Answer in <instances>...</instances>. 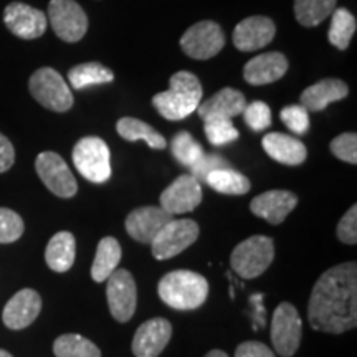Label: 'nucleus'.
Segmentation results:
<instances>
[{
	"label": "nucleus",
	"instance_id": "nucleus-26",
	"mask_svg": "<svg viewBox=\"0 0 357 357\" xmlns=\"http://www.w3.org/2000/svg\"><path fill=\"white\" fill-rule=\"evenodd\" d=\"M118 134L129 142L146 141L151 149H166V137L159 134L153 126L136 118H121L116 124Z\"/></svg>",
	"mask_w": 357,
	"mask_h": 357
},
{
	"label": "nucleus",
	"instance_id": "nucleus-6",
	"mask_svg": "<svg viewBox=\"0 0 357 357\" xmlns=\"http://www.w3.org/2000/svg\"><path fill=\"white\" fill-rule=\"evenodd\" d=\"M29 88L32 96L43 108L55 111V113H65L73 106V93L65 78L56 70L40 68L30 77Z\"/></svg>",
	"mask_w": 357,
	"mask_h": 357
},
{
	"label": "nucleus",
	"instance_id": "nucleus-11",
	"mask_svg": "<svg viewBox=\"0 0 357 357\" xmlns=\"http://www.w3.org/2000/svg\"><path fill=\"white\" fill-rule=\"evenodd\" d=\"M223 45H225V35L218 24L212 20H204L192 25L181 38L182 50L194 60L213 58L218 55Z\"/></svg>",
	"mask_w": 357,
	"mask_h": 357
},
{
	"label": "nucleus",
	"instance_id": "nucleus-12",
	"mask_svg": "<svg viewBox=\"0 0 357 357\" xmlns=\"http://www.w3.org/2000/svg\"><path fill=\"white\" fill-rule=\"evenodd\" d=\"M106 296L111 314L119 323H126L134 316L137 306L136 281L128 270H114L108 280Z\"/></svg>",
	"mask_w": 357,
	"mask_h": 357
},
{
	"label": "nucleus",
	"instance_id": "nucleus-35",
	"mask_svg": "<svg viewBox=\"0 0 357 357\" xmlns=\"http://www.w3.org/2000/svg\"><path fill=\"white\" fill-rule=\"evenodd\" d=\"M24 234V220L17 212L0 207V243H13Z\"/></svg>",
	"mask_w": 357,
	"mask_h": 357
},
{
	"label": "nucleus",
	"instance_id": "nucleus-24",
	"mask_svg": "<svg viewBox=\"0 0 357 357\" xmlns=\"http://www.w3.org/2000/svg\"><path fill=\"white\" fill-rule=\"evenodd\" d=\"M77 242L70 231H58L50 238L45 250V261L56 273H65L75 263Z\"/></svg>",
	"mask_w": 357,
	"mask_h": 357
},
{
	"label": "nucleus",
	"instance_id": "nucleus-27",
	"mask_svg": "<svg viewBox=\"0 0 357 357\" xmlns=\"http://www.w3.org/2000/svg\"><path fill=\"white\" fill-rule=\"evenodd\" d=\"M205 184L225 195H245L252 187L248 177L230 167L217 169V171L208 174L205 178Z\"/></svg>",
	"mask_w": 357,
	"mask_h": 357
},
{
	"label": "nucleus",
	"instance_id": "nucleus-34",
	"mask_svg": "<svg viewBox=\"0 0 357 357\" xmlns=\"http://www.w3.org/2000/svg\"><path fill=\"white\" fill-rule=\"evenodd\" d=\"M242 114L247 126L255 132L265 131V129L270 128L271 123H273L270 106L263 101H253L252 105H247Z\"/></svg>",
	"mask_w": 357,
	"mask_h": 357
},
{
	"label": "nucleus",
	"instance_id": "nucleus-1",
	"mask_svg": "<svg viewBox=\"0 0 357 357\" xmlns=\"http://www.w3.org/2000/svg\"><path fill=\"white\" fill-rule=\"evenodd\" d=\"M307 319L316 331L341 334L357 324V265L346 261L329 268L312 288Z\"/></svg>",
	"mask_w": 357,
	"mask_h": 357
},
{
	"label": "nucleus",
	"instance_id": "nucleus-31",
	"mask_svg": "<svg viewBox=\"0 0 357 357\" xmlns=\"http://www.w3.org/2000/svg\"><path fill=\"white\" fill-rule=\"evenodd\" d=\"M56 357H101V351L95 342L79 334H63L53 342Z\"/></svg>",
	"mask_w": 357,
	"mask_h": 357
},
{
	"label": "nucleus",
	"instance_id": "nucleus-32",
	"mask_svg": "<svg viewBox=\"0 0 357 357\" xmlns=\"http://www.w3.org/2000/svg\"><path fill=\"white\" fill-rule=\"evenodd\" d=\"M171 149L174 158L177 159V162H181L182 166L185 167L194 166V164L205 154L202 146H200L187 131H181L174 136V139L171 142Z\"/></svg>",
	"mask_w": 357,
	"mask_h": 357
},
{
	"label": "nucleus",
	"instance_id": "nucleus-3",
	"mask_svg": "<svg viewBox=\"0 0 357 357\" xmlns=\"http://www.w3.org/2000/svg\"><path fill=\"white\" fill-rule=\"evenodd\" d=\"M158 293L169 307L178 311L197 310L208 296V283L202 275L189 270H177L164 275Z\"/></svg>",
	"mask_w": 357,
	"mask_h": 357
},
{
	"label": "nucleus",
	"instance_id": "nucleus-41",
	"mask_svg": "<svg viewBox=\"0 0 357 357\" xmlns=\"http://www.w3.org/2000/svg\"><path fill=\"white\" fill-rule=\"evenodd\" d=\"M15 162V149L12 142L0 132V174L7 172Z\"/></svg>",
	"mask_w": 357,
	"mask_h": 357
},
{
	"label": "nucleus",
	"instance_id": "nucleus-20",
	"mask_svg": "<svg viewBox=\"0 0 357 357\" xmlns=\"http://www.w3.org/2000/svg\"><path fill=\"white\" fill-rule=\"evenodd\" d=\"M288 71V60L283 53H263L248 61L243 68L245 82L253 86L270 84L278 82Z\"/></svg>",
	"mask_w": 357,
	"mask_h": 357
},
{
	"label": "nucleus",
	"instance_id": "nucleus-19",
	"mask_svg": "<svg viewBox=\"0 0 357 357\" xmlns=\"http://www.w3.org/2000/svg\"><path fill=\"white\" fill-rule=\"evenodd\" d=\"M174 215L160 207H139L132 211L126 218V230L136 242L151 243L159 230L171 222Z\"/></svg>",
	"mask_w": 357,
	"mask_h": 357
},
{
	"label": "nucleus",
	"instance_id": "nucleus-2",
	"mask_svg": "<svg viewBox=\"0 0 357 357\" xmlns=\"http://www.w3.org/2000/svg\"><path fill=\"white\" fill-rule=\"evenodd\" d=\"M202 84L190 71H177L172 75L167 91L153 98L154 108L169 121H181L190 116L202 102Z\"/></svg>",
	"mask_w": 357,
	"mask_h": 357
},
{
	"label": "nucleus",
	"instance_id": "nucleus-10",
	"mask_svg": "<svg viewBox=\"0 0 357 357\" xmlns=\"http://www.w3.org/2000/svg\"><path fill=\"white\" fill-rule=\"evenodd\" d=\"M35 169H37L38 177L42 178L47 189L58 197L70 199L77 194V178L61 155L50 153V151L38 154L37 160H35Z\"/></svg>",
	"mask_w": 357,
	"mask_h": 357
},
{
	"label": "nucleus",
	"instance_id": "nucleus-15",
	"mask_svg": "<svg viewBox=\"0 0 357 357\" xmlns=\"http://www.w3.org/2000/svg\"><path fill=\"white\" fill-rule=\"evenodd\" d=\"M172 336V326L164 318H153L137 328L132 339L136 357H158L166 349Z\"/></svg>",
	"mask_w": 357,
	"mask_h": 357
},
{
	"label": "nucleus",
	"instance_id": "nucleus-30",
	"mask_svg": "<svg viewBox=\"0 0 357 357\" xmlns=\"http://www.w3.org/2000/svg\"><path fill=\"white\" fill-rule=\"evenodd\" d=\"M331 15V26H329L328 32L329 42L336 48H339V50H346L356 33V17L347 8H334Z\"/></svg>",
	"mask_w": 357,
	"mask_h": 357
},
{
	"label": "nucleus",
	"instance_id": "nucleus-25",
	"mask_svg": "<svg viewBox=\"0 0 357 357\" xmlns=\"http://www.w3.org/2000/svg\"><path fill=\"white\" fill-rule=\"evenodd\" d=\"M121 245L113 236H105L100 243H98L95 261L91 266V276L96 283L106 281L113 273L118 270L119 261H121Z\"/></svg>",
	"mask_w": 357,
	"mask_h": 357
},
{
	"label": "nucleus",
	"instance_id": "nucleus-21",
	"mask_svg": "<svg viewBox=\"0 0 357 357\" xmlns=\"http://www.w3.org/2000/svg\"><path fill=\"white\" fill-rule=\"evenodd\" d=\"M245 106H247V100H245L242 91L235 88H223L212 98L200 102L197 111L204 121L212 118L231 119L235 116L242 114Z\"/></svg>",
	"mask_w": 357,
	"mask_h": 357
},
{
	"label": "nucleus",
	"instance_id": "nucleus-43",
	"mask_svg": "<svg viewBox=\"0 0 357 357\" xmlns=\"http://www.w3.org/2000/svg\"><path fill=\"white\" fill-rule=\"evenodd\" d=\"M0 357H12V354H8V352H7V351L0 349Z\"/></svg>",
	"mask_w": 357,
	"mask_h": 357
},
{
	"label": "nucleus",
	"instance_id": "nucleus-28",
	"mask_svg": "<svg viewBox=\"0 0 357 357\" xmlns=\"http://www.w3.org/2000/svg\"><path fill=\"white\" fill-rule=\"evenodd\" d=\"M68 79L73 89L79 91V89L95 86V84L111 83L114 79V73L109 68H106L105 65L91 61V63L73 66L68 71Z\"/></svg>",
	"mask_w": 357,
	"mask_h": 357
},
{
	"label": "nucleus",
	"instance_id": "nucleus-13",
	"mask_svg": "<svg viewBox=\"0 0 357 357\" xmlns=\"http://www.w3.org/2000/svg\"><path fill=\"white\" fill-rule=\"evenodd\" d=\"M202 202V185L190 174L178 176L166 190L160 194V208L171 215L192 212Z\"/></svg>",
	"mask_w": 357,
	"mask_h": 357
},
{
	"label": "nucleus",
	"instance_id": "nucleus-8",
	"mask_svg": "<svg viewBox=\"0 0 357 357\" xmlns=\"http://www.w3.org/2000/svg\"><path fill=\"white\" fill-rule=\"evenodd\" d=\"M48 20L58 37L63 42H79L88 30V17L75 0H50Z\"/></svg>",
	"mask_w": 357,
	"mask_h": 357
},
{
	"label": "nucleus",
	"instance_id": "nucleus-37",
	"mask_svg": "<svg viewBox=\"0 0 357 357\" xmlns=\"http://www.w3.org/2000/svg\"><path fill=\"white\" fill-rule=\"evenodd\" d=\"M331 153L337 159L349 164H357V136L356 132L339 134L331 141Z\"/></svg>",
	"mask_w": 357,
	"mask_h": 357
},
{
	"label": "nucleus",
	"instance_id": "nucleus-17",
	"mask_svg": "<svg viewBox=\"0 0 357 357\" xmlns=\"http://www.w3.org/2000/svg\"><path fill=\"white\" fill-rule=\"evenodd\" d=\"M273 20L263 15H253L240 22L234 30V45L240 52H255L265 48L275 38Z\"/></svg>",
	"mask_w": 357,
	"mask_h": 357
},
{
	"label": "nucleus",
	"instance_id": "nucleus-5",
	"mask_svg": "<svg viewBox=\"0 0 357 357\" xmlns=\"http://www.w3.org/2000/svg\"><path fill=\"white\" fill-rule=\"evenodd\" d=\"M71 158L77 171L93 184H102L111 177V153L101 137L88 136L79 139Z\"/></svg>",
	"mask_w": 357,
	"mask_h": 357
},
{
	"label": "nucleus",
	"instance_id": "nucleus-18",
	"mask_svg": "<svg viewBox=\"0 0 357 357\" xmlns=\"http://www.w3.org/2000/svg\"><path fill=\"white\" fill-rule=\"evenodd\" d=\"M298 205V197L289 190H268L257 195L250 204V211L265 218L271 225H280Z\"/></svg>",
	"mask_w": 357,
	"mask_h": 357
},
{
	"label": "nucleus",
	"instance_id": "nucleus-29",
	"mask_svg": "<svg viewBox=\"0 0 357 357\" xmlns=\"http://www.w3.org/2000/svg\"><path fill=\"white\" fill-rule=\"evenodd\" d=\"M337 0H294V17L303 26H316L336 8Z\"/></svg>",
	"mask_w": 357,
	"mask_h": 357
},
{
	"label": "nucleus",
	"instance_id": "nucleus-33",
	"mask_svg": "<svg viewBox=\"0 0 357 357\" xmlns=\"http://www.w3.org/2000/svg\"><path fill=\"white\" fill-rule=\"evenodd\" d=\"M205 123V136L213 146H225L238 139V131L231 123V119L212 118Z\"/></svg>",
	"mask_w": 357,
	"mask_h": 357
},
{
	"label": "nucleus",
	"instance_id": "nucleus-9",
	"mask_svg": "<svg viewBox=\"0 0 357 357\" xmlns=\"http://www.w3.org/2000/svg\"><path fill=\"white\" fill-rule=\"evenodd\" d=\"M301 318L291 303H281L271 319V342L283 357H291L301 342Z\"/></svg>",
	"mask_w": 357,
	"mask_h": 357
},
{
	"label": "nucleus",
	"instance_id": "nucleus-40",
	"mask_svg": "<svg viewBox=\"0 0 357 357\" xmlns=\"http://www.w3.org/2000/svg\"><path fill=\"white\" fill-rule=\"evenodd\" d=\"M235 357H275L270 347L263 342L248 341L242 342L235 351Z\"/></svg>",
	"mask_w": 357,
	"mask_h": 357
},
{
	"label": "nucleus",
	"instance_id": "nucleus-42",
	"mask_svg": "<svg viewBox=\"0 0 357 357\" xmlns=\"http://www.w3.org/2000/svg\"><path fill=\"white\" fill-rule=\"evenodd\" d=\"M205 357H229V356H227L225 352H223V351H218V349H215V351H211V352H208V354L205 356Z\"/></svg>",
	"mask_w": 357,
	"mask_h": 357
},
{
	"label": "nucleus",
	"instance_id": "nucleus-4",
	"mask_svg": "<svg viewBox=\"0 0 357 357\" xmlns=\"http://www.w3.org/2000/svg\"><path fill=\"white\" fill-rule=\"evenodd\" d=\"M275 258V245L270 236L253 235L238 243L231 252L230 263L236 275L245 280L258 278L265 273Z\"/></svg>",
	"mask_w": 357,
	"mask_h": 357
},
{
	"label": "nucleus",
	"instance_id": "nucleus-16",
	"mask_svg": "<svg viewBox=\"0 0 357 357\" xmlns=\"http://www.w3.org/2000/svg\"><path fill=\"white\" fill-rule=\"evenodd\" d=\"M40 310H42L40 294L30 288L20 289L19 293L13 294L3 307L2 321L8 329L20 331L38 318Z\"/></svg>",
	"mask_w": 357,
	"mask_h": 357
},
{
	"label": "nucleus",
	"instance_id": "nucleus-36",
	"mask_svg": "<svg viewBox=\"0 0 357 357\" xmlns=\"http://www.w3.org/2000/svg\"><path fill=\"white\" fill-rule=\"evenodd\" d=\"M281 121L294 134H305L310 129V113L301 105H289L280 113Z\"/></svg>",
	"mask_w": 357,
	"mask_h": 357
},
{
	"label": "nucleus",
	"instance_id": "nucleus-39",
	"mask_svg": "<svg viewBox=\"0 0 357 357\" xmlns=\"http://www.w3.org/2000/svg\"><path fill=\"white\" fill-rule=\"evenodd\" d=\"M337 238L346 245L357 243V205H352L337 223Z\"/></svg>",
	"mask_w": 357,
	"mask_h": 357
},
{
	"label": "nucleus",
	"instance_id": "nucleus-14",
	"mask_svg": "<svg viewBox=\"0 0 357 357\" xmlns=\"http://www.w3.org/2000/svg\"><path fill=\"white\" fill-rule=\"evenodd\" d=\"M3 22L13 35L24 40L42 37L47 30V15L38 8L22 2L8 3L3 10Z\"/></svg>",
	"mask_w": 357,
	"mask_h": 357
},
{
	"label": "nucleus",
	"instance_id": "nucleus-38",
	"mask_svg": "<svg viewBox=\"0 0 357 357\" xmlns=\"http://www.w3.org/2000/svg\"><path fill=\"white\" fill-rule=\"evenodd\" d=\"M223 167H229V164H227V160L223 159L222 155L204 154L202 158H200L197 162L190 167L192 169L190 176H194L199 182H205V178H207L208 174Z\"/></svg>",
	"mask_w": 357,
	"mask_h": 357
},
{
	"label": "nucleus",
	"instance_id": "nucleus-22",
	"mask_svg": "<svg viewBox=\"0 0 357 357\" xmlns=\"http://www.w3.org/2000/svg\"><path fill=\"white\" fill-rule=\"evenodd\" d=\"M261 144L271 159L284 164V166H300L306 160V146L288 134L270 132L263 137Z\"/></svg>",
	"mask_w": 357,
	"mask_h": 357
},
{
	"label": "nucleus",
	"instance_id": "nucleus-23",
	"mask_svg": "<svg viewBox=\"0 0 357 357\" xmlns=\"http://www.w3.org/2000/svg\"><path fill=\"white\" fill-rule=\"evenodd\" d=\"M349 95L347 84L337 78H328L306 88L301 95V106L307 113H318L334 101H341Z\"/></svg>",
	"mask_w": 357,
	"mask_h": 357
},
{
	"label": "nucleus",
	"instance_id": "nucleus-7",
	"mask_svg": "<svg viewBox=\"0 0 357 357\" xmlns=\"http://www.w3.org/2000/svg\"><path fill=\"white\" fill-rule=\"evenodd\" d=\"M199 236V225L189 218H172L151 242L153 255L158 260H169L189 248Z\"/></svg>",
	"mask_w": 357,
	"mask_h": 357
}]
</instances>
